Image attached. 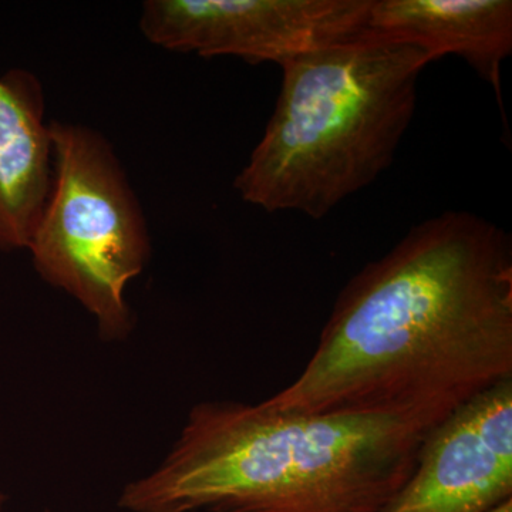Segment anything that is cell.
I'll list each match as a JSON object with an SVG mask.
<instances>
[{
  "mask_svg": "<svg viewBox=\"0 0 512 512\" xmlns=\"http://www.w3.org/2000/svg\"><path fill=\"white\" fill-rule=\"evenodd\" d=\"M511 379V237L446 211L350 279L301 375L262 403L393 417L429 433Z\"/></svg>",
  "mask_w": 512,
  "mask_h": 512,
  "instance_id": "obj_1",
  "label": "cell"
},
{
  "mask_svg": "<svg viewBox=\"0 0 512 512\" xmlns=\"http://www.w3.org/2000/svg\"><path fill=\"white\" fill-rule=\"evenodd\" d=\"M427 433L373 414L200 403L173 450L127 484L128 512H380L412 476Z\"/></svg>",
  "mask_w": 512,
  "mask_h": 512,
  "instance_id": "obj_2",
  "label": "cell"
},
{
  "mask_svg": "<svg viewBox=\"0 0 512 512\" xmlns=\"http://www.w3.org/2000/svg\"><path fill=\"white\" fill-rule=\"evenodd\" d=\"M433 62L366 30L285 63L274 113L235 190L266 212L326 217L393 164Z\"/></svg>",
  "mask_w": 512,
  "mask_h": 512,
  "instance_id": "obj_3",
  "label": "cell"
},
{
  "mask_svg": "<svg viewBox=\"0 0 512 512\" xmlns=\"http://www.w3.org/2000/svg\"><path fill=\"white\" fill-rule=\"evenodd\" d=\"M52 141V188L28 247L33 266L86 308L101 338H127V286L151 254L140 201L100 133L52 121Z\"/></svg>",
  "mask_w": 512,
  "mask_h": 512,
  "instance_id": "obj_4",
  "label": "cell"
},
{
  "mask_svg": "<svg viewBox=\"0 0 512 512\" xmlns=\"http://www.w3.org/2000/svg\"><path fill=\"white\" fill-rule=\"evenodd\" d=\"M372 0H147L148 42L201 57L284 66L367 30Z\"/></svg>",
  "mask_w": 512,
  "mask_h": 512,
  "instance_id": "obj_5",
  "label": "cell"
},
{
  "mask_svg": "<svg viewBox=\"0 0 512 512\" xmlns=\"http://www.w3.org/2000/svg\"><path fill=\"white\" fill-rule=\"evenodd\" d=\"M512 500V379L434 427L412 476L380 512H490Z\"/></svg>",
  "mask_w": 512,
  "mask_h": 512,
  "instance_id": "obj_6",
  "label": "cell"
},
{
  "mask_svg": "<svg viewBox=\"0 0 512 512\" xmlns=\"http://www.w3.org/2000/svg\"><path fill=\"white\" fill-rule=\"evenodd\" d=\"M367 30L433 60L463 57L493 87L504 117L501 64L512 52L511 0H372Z\"/></svg>",
  "mask_w": 512,
  "mask_h": 512,
  "instance_id": "obj_7",
  "label": "cell"
},
{
  "mask_svg": "<svg viewBox=\"0 0 512 512\" xmlns=\"http://www.w3.org/2000/svg\"><path fill=\"white\" fill-rule=\"evenodd\" d=\"M35 74L0 76V251L28 249L53 181L52 121Z\"/></svg>",
  "mask_w": 512,
  "mask_h": 512,
  "instance_id": "obj_8",
  "label": "cell"
},
{
  "mask_svg": "<svg viewBox=\"0 0 512 512\" xmlns=\"http://www.w3.org/2000/svg\"><path fill=\"white\" fill-rule=\"evenodd\" d=\"M490 512H512V500L505 501V503L498 505Z\"/></svg>",
  "mask_w": 512,
  "mask_h": 512,
  "instance_id": "obj_9",
  "label": "cell"
},
{
  "mask_svg": "<svg viewBox=\"0 0 512 512\" xmlns=\"http://www.w3.org/2000/svg\"><path fill=\"white\" fill-rule=\"evenodd\" d=\"M6 503V495L3 494V491L0 490V512H3V508H5Z\"/></svg>",
  "mask_w": 512,
  "mask_h": 512,
  "instance_id": "obj_10",
  "label": "cell"
}]
</instances>
